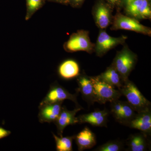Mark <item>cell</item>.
Returning <instances> with one entry per match:
<instances>
[{"mask_svg":"<svg viewBox=\"0 0 151 151\" xmlns=\"http://www.w3.org/2000/svg\"><path fill=\"white\" fill-rule=\"evenodd\" d=\"M126 37H112L104 31L100 32L97 38L96 46V51L97 55H103L108 50L118 45L122 44L126 40Z\"/></svg>","mask_w":151,"mask_h":151,"instance_id":"obj_9","label":"cell"},{"mask_svg":"<svg viewBox=\"0 0 151 151\" xmlns=\"http://www.w3.org/2000/svg\"><path fill=\"white\" fill-rule=\"evenodd\" d=\"M78 90L81 92L83 98L90 103L95 102L94 87L90 78L85 76H80L77 79Z\"/></svg>","mask_w":151,"mask_h":151,"instance_id":"obj_13","label":"cell"},{"mask_svg":"<svg viewBox=\"0 0 151 151\" xmlns=\"http://www.w3.org/2000/svg\"><path fill=\"white\" fill-rule=\"evenodd\" d=\"M81 110V108L78 107L73 111H69L65 106L62 107L58 118L54 122L56 125L58 134L59 137L63 136V130L65 127L78 123V118L76 117V115Z\"/></svg>","mask_w":151,"mask_h":151,"instance_id":"obj_8","label":"cell"},{"mask_svg":"<svg viewBox=\"0 0 151 151\" xmlns=\"http://www.w3.org/2000/svg\"><path fill=\"white\" fill-rule=\"evenodd\" d=\"M74 139L79 151L92 148L96 144L95 134L87 127L74 136Z\"/></svg>","mask_w":151,"mask_h":151,"instance_id":"obj_12","label":"cell"},{"mask_svg":"<svg viewBox=\"0 0 151 151\" xmlns=\"http://www.w3.org/2000/svg\"><path fill=\"white\" fill-rule=\"evenodd\" d=\"M113 28L116 29H125L150 35V29L141 24L137 20L129 17L118 14L113 22Z\"/></svg>","mask_w":151,"mask_h":151,"instance_id":"obj_5","label":"cell"},{"mask_svg":"<svg viewBox=\"0 0 151 151\" xmlns=\"http://www.w3.org/2000/svg\"><path fill=\"white\" fill-rule=\"evenodd\" d=\"M11 133L10 131L0 127V139L8 137L10 134Z\"/></svg>","mask_w":151,"mask_h":151,"instance_id":"obj_24","label":"cell"},{"mask_svg":"<svg viewBox=\"0 0 151 151\" xmlns=\"http://www.w3.org/2000/svg\"><path fill=\"white\" fill-rule=\"evenodd\" d=\"M97 77L102 81L115 88L116 87L118 89H120L124 83L119 72L112 65Z\"/></svg>","mask_w":151,"mask_h":151,"instance_id":"obj_15","label":"cell"},{"mask_svg":"<svg viewBox=\"0 0 151 151\" xmlns=\"http://www.w3.org/2000/svg\"><path fill=\"white\" fill-rule=\"evenodd\" d=\"M108 112L106 110L96 111L77 117L78 123H88L95 127H104L106 125Z\"/></svg>","mask_w":151,"mask_h":151,"instance_id":"obj_11","label":"cell"},{"mask_svg":"<svg viewBox=\"0 0 151 151\" xmlns=\"http://www.w3.org/2000/svg\"><path fill=\"white\" fill-rule=\"evenodd\" d=\"M128 126L133 129L140 130L145 134H150L151 114L150 109L137 113Z\"/></svg>","mask_w":151,"mask_h":151,"instance_id":"obj_10","label":"cell"},{"mask_svg":"<svg viewBox=\"0 0 151 151\" xmlns=\"http://www.w3.org/2000/svg\"><path fill=\"white\" fill-rule=\"evenodd\" d=\"M151 11L150 8L147 0H143L142 4L140 9L139 17L142 18H147L150 17Z\"/></svg>","mask_w":151,"mask_h":151,"instance_id":"obj_23","label":"cell"},{"mask_svg":"<svg viewBox=\"0 0 151 151\" xmlns=\"http://www.w3.org/2000/svg\"><path fill=\"white\" fill-rule=\"evenodd\" d=\"M93 47L94 45L90 40L89 33L84 30L79 31L72 35L65 45L66 49L70 52L84 51L90 52Z\"/></svg>","mask_w":151,"mask_h":151,"instance_id":"obj_4","label":"cell"},{"mask_svg":"<svg viewBox=\"0 0 151 151\" xmlns=\"http://www.w3.org/2000/svg\"><path fill=\"white\" fill-rule=\"evenodd\" d=\"M83 0H74V1L76 2H81Z\"/></svg>","mask_w":151,"mask_h":151,"instance_id":"obj_26","label":"cell"},{"mask_svg":"<svg viewBox=\"0 0 151 151\" xmlns=\"http://www.w3.org/2000/svg\"><path fill=\"white\" fill-rule=\"evenodd\" d=\"M122 109L119 117L116 119L119 123L128 124L134 119L137 114L132 107L127 102L122 101Z\"/></svg>","mask_w":151,"mask_h":151,"instance_id":"obj_18","label":"cell"},{"mask_svg":"<svg viewBox=\"0 0 151 151\" xmlns=\"http://www.w3.org/2000/svg\"><path fill=\"white\" fill-rule=\"evenodd\" d=\"M123 143L118 141H112L103 144L95 150L98 151H119L123 150Z\"/></svg>","mask_w":151,"mask_h":151,"instance_id":"obj_20","label":"cell"},{"mask_svg":"<svg viewBox=\"0 0 151 151\" xmlns=\"http://www.w3.org/2000/svg\"><path fill=\"white\" fill-rule=\"evenodd\" d=\"M56 143V150L58 151H71L72 149V142L74 136L71 137H58L52 133Z\"/></svg>","mask_w":151,"mask_h":151,"instance_id":"obj_19","label":"cell"},{"mask_svg":"<svg viewBox=\"0 0 151 151\" xmlns=\"http://www.w3.org/2000/svg\"><path fill=\"white\" fill-rule=\"evenodd\" d=\"M95 94V102L105 104L119 100L122 96L119 89L104 82L97 77H90Z\"/></svg>","mask_w":151,"mask_h":151,"instance_id":"obj_2","label":"cell"},{"mask_svg":"<svg viewBox=\"0 0 151 151\" xmlns=\"http://www.w3.org/2000/svg\"><path fill=\"white\" fill-rule=\"evenodd\" d=\"M136 57L128 49H124L117 54L113 63L124 82L128 80L130 73L134 66Z\"/></svg>","mask_w":151,"mask_h":151,"instance_id":"obj_3","label":"cell"},{"mask_svg":"<svg viewBox=\"0 0 151 151\" xmlns=\"http://www.w3.org/2000/svg\"><path fill=\"white\" fill-rule=\"evenodd\" d=\"M143 0H134L128 5L127 12L132 16L139 17L140 9Z\"/></svg>","mask_w":151,"mask_h":151,"instance_id":"obj_22","label":"cell"},{"mask_svg":"<svg viewBox=\"0 0 151 151\" xmlns=\"http://www.w3.org/2000/svg\"><path fill=\"white\" fill-rule=\"evenodd\" d=\"M112 4H115L119 0H108Z\"/></svg>","mask_w":151,"mask_h":151,"instance_id":"obj_25","label":"cell"},{"mask_svg":"<svg viewBox=\"0 0 151 151\" xmlns=\"http://www.w3.org/2000/svg\"><path fill=\"white\" fill-rule=\"evenodd\" d=\"M97 24L101 29L108 27L111 22V14L109 9L104 5H100L96 9L95 14Z\"/></svg>","mask_w":151,"mask_h":151,"instance_id":"obj_17","label":"cell"},{"mask_svg":"<svg viewBox=\"0 0 151 151\" xmlns=\"http://www.w3.org/2000/svg\"><path fill=\"white\" fill-rule=\"evenodd\" d=\"M27 13L26 19H28L40 7L42 0H27Z\"/></svg>","mask_w":151,"mask_h":151,"instance_id":"obj_21","label":"cell"},{"mask_svg":"<svg viewBox=\"0 0 151 151\" xmlns=\"http://www.w3.org/2000/svg\"><path fill=\"white\" fill-rule=\"evenodd\" d=\"M58 73L63 78L71 79L79 75V66L77 63L74 60H68L62 63L60 65Z\"/></svg>","mask_w":151,"mask_h":151,"instance_id":"obj_14","label":"cell"},{"mask_svg":"<svg viewBox=\"0 0 151 151\" xmlns=\"http://www.w3.org/2000/svg\"><path fill=\"white\" fill-rule=\"evenodd\" d=\"M119 90L137 113L150 109V102L144 97L136 85L129 79L124 82Z\"/></svg>","mask_w":151,"mask_h":151,"instance_id":"obj_1","label":"cell"},{"mask_svg":"<svg viewBox=\"0 0 151 151\" xmlns=\"http://www.w3.org/2000/svg\"><path fill=\"white\" fill-rule=\"evenodd\" d=\"M65 100H71L76 105L78 104L76 94H70L62 86L55 84L50 86L46 96L40 104L63 102Z\"/></svg>","mask_w":151,"mask_h":151,"instance_id":"obj_6","label":"cell"},{"mask_svg":"<svg viewBox=\"0 0 151 151\" xmlns=\"http://www.w3.org/2000/svg\"><path fill=\"white\" fill-rule=\"evenodd\" d=\"M62 102L43 103L40 104L39 121L41 123L54 122L58 118L61 108Z\"/></svg>","mask_w":151,"mask_h":151,"instance_id":"obj_7","label":"cell"},{"mask_svg":"<svg viewBox=\"0 0 151 151\" xmlns=\"http://www.w3.org/2000/svg\"><path fill=\"white\" fill-rule=\"evenodd\" d=\"M145 134H137L130 136L127 142L129 150L131 151L147 150L149 145Z\"/></svg>","mask_w":151,"mask_h":151,"instance_id":"obj_16","label":"cell"}]
</instances>
